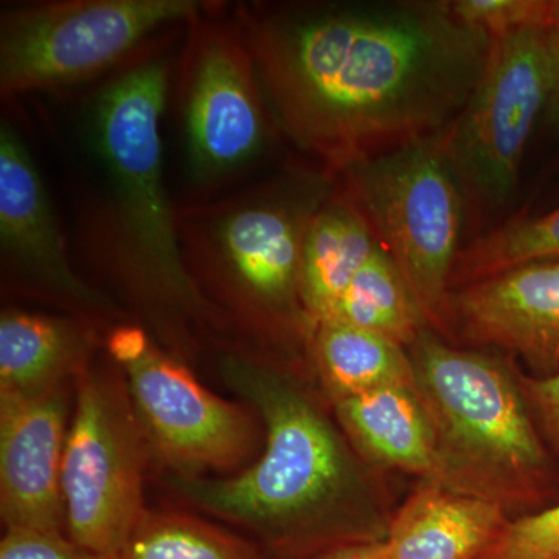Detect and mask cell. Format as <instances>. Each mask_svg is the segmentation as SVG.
Instances as JSON below:
<instances>
[{
  "mask_svg": "<svg viewBox=\"0 0 559 559\" xmlns=\"http://www.w3.org/2000/svg\"><path fill=\"white\" fill-rule=\"evenodd\" d=\"M520 356L547 377L559 371V260L524 264L450 296L448 333Z\"/></svg>",
  "mask_w": 559,
  "mask_h": 559,
  "instance_id": "14",
  "label": "cell"
},
{
  "mask_svg": "<svg viewBox=\"0 0 559 559\" xmlns=\"http://www.w3.org/2000/svg\"><path fill=\"white\" fill-rule=\"evenodd\" d=\"M316 559H389L381 540H356Z\"/></svg>",
  "mask_w": 559,
  "mask_h": 559,
  "instance_id": "27",
  "label": "cell"
},
{
  "mask_svg": "<svg viewBox=\"0 0 559 559\" xmlns=\"http://www.w3.org/2000/svg\"><path fill=\"white\" fill-rule=\"evenodd\" d=\"M170 60L151 49L124 62L95 94L91 143L102 189L81 223V245L151 314L168 323L207 318L180 249L164 180L160 123Z\"/></svg>",
  "mask_w": 559,
  "mask_h": 559,
  "instance_id": "2",
  "label": "cell"
},
{
  "mask_svg": "<svg viewBox=\"0 0 559 559\" xmlns=\"http://www.w3.org/2000/svg\"><path fill=\"white\" fill-rule=\"evenodd\" d=\"M557 84L554 33L544 25L489 36L476 87L444 146L466 194L503 204L514 189L525 150Z\"/></svg>",
  "mask_w": 559,
  "mask_h": 559,
  "instance_id": "9",
  "label": "cell"
},
{
  "mask_svg": "<svg viewBox=\"0 0 559 559\" xmlns=\"http://www.w3.org/2000/svg\"><path fill=\"white\" fill-rule=\"evenodd\" d=\"M69 425L66 385L39 395H0L3 528L66 535L62 459Z\"/></svg>",
  "mask_w": 559,
  "mask_h": 559,
  "instance_id": "13",
  "label": "cell"
},
{
  "mask_svg": "<svg viewBox=\"0 0 559 559\" xmlns=\"http://www.w3.org/2000/svg\"><path fill=\"white\" fill-rule=\"evenodd\" d=\"M334 409L342 428L367 457L436 484V433L414 385L370 390L337 401Z\"/></svg>",
  "mask_w": 559,
  "mask_h": 559,
  "instance_id": "18",
  "label": "cell"
},
{
  "mask_svg": "<svg viewBox=\"0 0 559 559\" xmlns=\"http://www.w3.org/2000/svg\"><path fill=\"white\" fill-rule=\"evenodd\" d=\"M455 16L489 36L528 27H549L554 0H451Z\"/></svg>",
  "mask_w": 559,
  "mask_h": 559,
  "instance_id": "24",
  "label": "cell"
},
{
  "mask_svg": "<svg viewBox=\"0 0 559 559\" xmlns=\"http://www.w3.org/2000/svg\"><path fill=\"white\" fill-rule=\"evenodd\" d=\"M340 176L399 267L426 325L448 333L468 194L443 131L358 162Z\"/></svg>",
  "mask_w": 559,
  "mask_h": 559,
  "instance_id": "6",
  "label": "cell"
},
{
  "mask_svg": "<svg viewBox=\"0 0 559 559\" xmlns=\"http://www.w3.org/2000/svg\"><path fill=\"white\" fill-rule=\"evenodd\" d=\"M0 559H112L73 544L64 533L5 530L0 539Z\"/></svg>",
  "mask_w": 559,
  "mask_h": 559,
  "instance_id": "25",
  "label": "cell"
},
{
  "mask_svg": "<svg viewBox=\"0 0 559 559\" xmlns=\"http://www.w3.org/2000/svg\"><path fill=\"white\" fill-rule=\"evenodd\" d=\"M0 255L9 274L73 311L109 310L108 301L73 274L44 180L7 120L0 124Z\"/></svg>",
  "mask_w": 559,
  "mask_h": 559,
  "instance_id": "12",
  "label": "cell"
},
{
  "mask_svg": "<svg viewBox=\"0 0 559 559\" xmlns=\"http://www.w3.org/2000/svg\"><path fill=\"white\" fill-rule=\"evenodd\" d=\"M106 349L123 370L151 451L180 476L235 468L249 457L255 429L248 412L210 392L145 331L120 326Z\"/></svg>",
  "mask_w": 559,
  "mask_h": 559,
  "instance_id": "10",
  "label": "cell"
},
{
  "mask_svg": "<svg viewBox=\"0 0 559 559\" xmlns=\"http://www.w3.org/2000/svg\"><path fill=\"white\" fill-rule=\"evenodd\" d=\"M112 559H264L257 544L193 514L146 509Z\"/></svg>",
  "mask_w": 559,
  "mask_h": 559,
  "instance_id": "21",
  "label": "cell"
},
{
  "mask_svg": "<svg viewBox=\"0 0 559 559\" xmlns=\"http://www.w3.org/2000/svg\"><path fill=\"white\" fill-rule=\"evenodd\" d=\"M554 260H559V207L511 221L471 242L459 253L451 283L465 286L524 264Z\"/></svg>",
  "mask_w": 559,
  "mask_h": 559,
  "instance_id": "22",
  "label": "cell"
},
{
  "mask_svg": "<svg viewBox=\"0 0 559 559\" xmlns=\"http://www.w3.org/2000/svg\"><path fill=\"white\" fill-rule=\"evenodd\" d=\"M310 348L333 403L388 385H414L409 352L380 334L326 320L312 331Z\"/></svg>",
  "mask_w": 559,
  "mask_h": 559,
  "instance_id": "19",
  "label": "cell"
},
{
  "mask_svg": "<svg viewBox=\"0 0 559 559\" xmlns=\"http://www.w3.org/2000/svg\"><path fill=\"white\" fill-rule=\"evenodd\" d=\"M509 521L500 503L423 481L381 543L389 559H480Z\"/></svg>",
  "mask_w": 559,
  "mask_h": 559,
  "instance_id": "15",
  "label": "cell"
},
{
  "mask_svg": "<svg viewBox=\"0 0 559 559\" xmlns=\"http://www.w3.org/2000/svg\"><path fill=\"white\" fill-rule=\"evenodd\" d=\"M480 559H559V500L507 522Z\"/></svg>",
  "mask_w": 559,
  "mask_h": 559,
  "instance_id": "23",
  "label": "cell"
},
{
  "mask_svg": "<svg viewBox=\"0 0 559 559\" xmlns=\"http://www.w3.org/2000/svg\"><path fill=\"white\" fill-rule=\"evenodd\" d=\"M215 9L190 22L180 90L191 175L209 186L245 170L266 150L271 112L235 20Z\"/></svg>",
  "mask_w": 559,
  "mask_h": 559,
  "instance_id": "11",
  "label": "cell"
},
{
  "mask_svg": "<svg viewBox=\"0 0 559 559\" xmlns=\"http://www.w3.org/2000/svg\"><path fill=\"white\" fill-rule=\"evenodd\" d=\"M223 371L260 411L266 450L229 479L175 477L176 491L277 557H322L360 540L352 520L355 469L329 419L293 382L252 360L229 356Z\"/></svg>",
  "mask_w": 559,
  "mask_h": 559,
  "instance_id": "3",
  "label": "cell"
},
{
  "mask_svg": "<svg viewBox=\"0 0 559 559\" xmlns=\"http://www.w3.org/2000/svg\"><path fill=\"white\" fill-rule=\"evenodd\" d=\"M326 320L380 334L401 347H411L426 325L403 275L381 245Z\"/></svg>",
  "mask_w": 559,
  "mask_h": 559,
  "instance_id": "20",
  "label": "cell"
},
{
  "mask_svg": "<svg viewBox=\"0 0 559 559\" xmlns=\"http://www.w3.org/2000/svg\"><path fill=\"white\" fill-rule=\"evenodd\" d=\"M204 0H64L14 7L0 21V94L73 86L105 72L154 33L215 9Z\"/></svg>",
  "mask_w": 559,
  "mask_h": 559,
  "instance_id": "7",
  "label": "cell"
},
{
  "mask_svg": "<svg viewBox=\"0 0 559 559\" xmlns=\"http://www.w3.org/2000/svg\"><path fill=\"white\" fill-rule=\"evenodd\" d=\"M234 20L272 119L334 176L448 130L489 46L451 2L255 3Z\"/></svg>",
  "mask_w": 559,
  "mask_h": 559,
  "instance_id": "1",
  "label": "cell"
},
{
  "mask_svg": "<svg viewBox=\"0 0 559 559\" xmlns=\"http://www.w3.org/2000/svg\"><path fill=\"white\" fill-rule=\"evenodd\" d=\"M73 381L62 459L66 535L81 549L114 557L146 510L143 474L151 448L120 367L90 360Z\"/></svg>",
  "mask_w": 559,
  "mask_h": 559,
  "instance_id": "8",
  "label": "cell"
},
{
  "mask_svg": "<svg viewBox=\"0 0 559 559\" xmlns=\"http://www.w3.org/2000/svg\"><path fill=\"white\" fill-rule=\"evenodd\" d=\"M95 345L97 336L86 320L3 310L0 395H39L66 385L90 362Z\"/></svg>",
  "mask_w": 559,
  "mask_h": 559,
  "instance_id": "16",
  "label": "cell"
},
{
  "mask_svg": "<svg viewBox=\"0 0 559 559\" xmlns=\"http://www.w3.org/2000/svg\"><path fill=\"white\" fill-rule=\"evenodd\" d=\"M409 356L415 392L436 433V485L506 510L551 506L555 462L520 378L499 360L451 347L426 330L411 345Z\"/></svg>",
  "mask_w": 559,
  "mask_h": 559,
  "instance_id": "4",
  "label": "cell"
},
{
  "mask_svg": "<svg viewBox=\"0 0 559 559\" xmlns=\"http://www.w3.org/2000/svg\"><path fill=\"white\" fill-rule=\"evenodd\" d=\"M549 27L554 33L555 50H557V84H555L554 95H551L550 105L547 108V116L559 130V0H554Z\"/></svg>",
  "mask_w": 559,
  "mask_h": 559,
  "instance_id": "28",
  "label": "cell"
},
{
  "mask_svg": "<svg viewBox=\"0 0 559 559\" xmlns=\"http://www.w3.org/2000/svg\"><path fill=\"white\" fill-rule=\"evenodd\" d=\"M325 170H289L215 204L179 209L183 263L241 318L264 329L312 325L300 300L301 248L308 224L336 190Z\"/></svg>",
  "mask_w": 559,
  "mask_h": 559,
  "instance_id": "5",
  "label": "cell"
},
{
  "mask_svg": "<svg viewBox=\"0 0 559 559\" xmlns=\"http://www.w3.org/2000/svg\"><path fill=\"white\" fill-rule=\"evenodd\" d=\"M380 245L355 198L336 187L312 216L301 248L300 300L312 329L330 318Z\"/></svg>",
  "mask_w": 559,
  "mask_h": 559,
  "instance_id": "17",
  "label": "cell"
},
{
  "mask_svg": "<svg viewBox=\"0 0 559 559\" xmlns=\"http://www.w3.org/2000/svg\"><path fill=\"white\" fill-rule=\"evenodd\" d=\"M528 409L551 459L559 465V371L547 377H520Z\"/></svg>",
  "mask_w": 559,
  "mask_h": 559,
  "instance_id": "26",
  "label": "cell"
}]
</instances>
